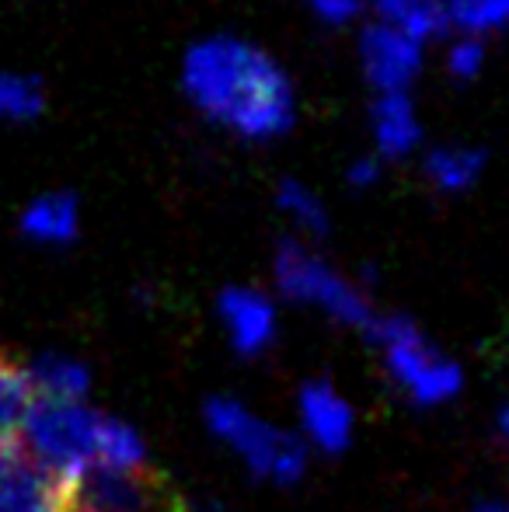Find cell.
Returning <instances> with one entry per match:
<instances>
[{
	"mask_svg": "<svg viewBox=\"0 0 509 512\" xmlns=\"http://www.w3.org/2000/svg\"><path fill=\"white\" fill-rule=\"evenodd\" d=\"M374 18L377 25L405 35L415 46L440 39L450 28L443 0H374Z\"/></svg>",
	"mask_w": 509,
	"mask_h": 512,
	"instance_id": "obj_12",
	"label": "cell"
},
{
	"mask_svg": "<svg viewBox=\"0 0 509 512\" xmlns=\"http://www.w3.org/2000/svg\"><path fill=\"white\" fill-rule=\"evenodd\" d=\"M276 283L286 297L300 300V304L325 310V314H332L335 321L349 324V328L374 331L377 314L370 310L367 297L342 272H335L325 258L307 251L304 244L286 241L276 251Z\"/></svg>",
	"mask_w": 509,
	"mask_h": 512,
	"instance_id": "obj_5",
	"label": "cell"
},
{
	"mask_svg": "<svg viewBox=\"0 0 509 512\" xmlns=\"http://www.w3.org/2000/svg\"><path fill=\"white\" fill-rule=\"evenodd\" d=\"M25 373L32 380V391L46 401H81L88 391V370L67 356H42Z\"/></svg>",
	"mask_w": 509,
	"mask_h": 512,
	"instance_id": "obj_14",
	"label": "cell"
},
{
	"mask_svg": "<svg viewBox=\"0 0 509 512\" xmlns=\"http://www.w3.org/2000/svg\"><path fill=\"white\" fill-rule=\"evenodd\" d=\"M217 310L241 356H258L276 338V307L269 304L265 293L248 290V286H231L220 293Z\"/></svg>",
	"mask_w": 509,
	"mask_h": 512,
	"instance_id": "obj_9",
	"label": "cell"
},
{
	"mask_svg": "<svg viewBox=\"0 0 509 512\" xmlns=\"http://www.w3.org/2000/svg\"><path fill=\"white\" fill-rule=\"evenodd\" d=\"M70 512H178L171 492H164L161 478L150 471H102L91 467L70 488Z\"/></svg>",
	"mask_w": 509,
	"mask_h": 512,
	"instance_id": "obj_6",
	"label": "cell"
},
{
	"mask_svg": "<svg viewBox=\"0 0 509 512\" xmlns=\"http://www.w3.org/2000/svg\"><path fill=\"white\" fill-rule=\"evenodd\" d=\"M485 154L475 147H440L426 157V175L440 192H464L478 182Z\"/></svg>",
	"mask_w": 509,
	"mask_h": 512,
	"instance_id": "obj_15",
	"label": "cell"
},
{
	"mask_svg": "<svg viewBox=\"0 0 509 512\" xmlns=\"http://www.w3.org/2000/svg\"><path fill=\"white\" fill-rule=\"evenodd\" d=\"M482 63H485V46H482V39H475V35H464V39H457L454 46L447 49V70L457 77V81L478 77Z\"/></svg>",
	"mask_w": 509,
	"mask_h": 512,
	"instance_id": "obj_21",
	"label": "cell"
},
{
	"mask_svg": "<svg viewBox=\"0 0 509 512\" xmlns=\"http://www.w3.org/2000/svg\"><path fill=\"white\" fill-rule=\"evenodd\" d=\"M276 203L293 223H297L300 230H307V234H314V237L328 234V213H325V206H321V199L314 196L307 185L283 182V185H279Z\"/></svg>",
	"mask_w": 509,
	"mask_h": 512,
	"instance_id": "obj_20",
	"label": "cell"
},
{
	"mask_svg": "<svg viewBox=\"0 0 509 512\" xmlns=\"http://www.w3.org/2000/svg\"><path fill=\"white\" fill-rule=\"evenodd\" d=\"M95 467H102V471H119V474L147 471V450H143V439L136 436L129 425L116 422V418H102Z\"/></svg>",
	"mask_w": 509,
	"mask_h": 512,
	"instance_id": "obj_17",
	"label": "cell"
},
{
	"mask_svg": "<svg viewBox=\"0 0 509 512\" xmlns=\"http://www.w3.org/2000/svg\"><path fill=\"white\" fill-rule=\"evenodd\" d=\"M499 429H503V436L509 439V408L503 411V418H499Z\"/></svg>",
	"mask_w": 509,
	"mask_h": 512,
	"instance_id": "obj_24",
	"label": "cell"
},
{
	"mask_svg": "<svg viewBox=\"0 0 509 512\" xmlns=\"http://www.w3.org/2000/svg\"><path fill=\"white\" fill-rule=\"evenodd\" d=\"M374 335L384 349L387 370L398 387L419 405H440L461 391V366L436 352L422 331L405 317H377Z\"/></svg>",
	"mask_w": 509,
	"mask_h": 512,
	"instance_id": "obj_4",
	"label": "cell"
},
{
	"mask_svg": "<svg viewBox=\"0 0 509 512\" xmlns=\"http://www.w3.org/2000/svg\"><path fill=\"white\" fill-rule=\"evenodd\" d=\"M377 178H381V164H377L374 157L356 161L353 168H349V185H356V189H370V185H377Z\"/></svg>",
	"mask_w": 509,
	"mask_h": 512,
	"instance_id": "obj_23",
	"label": "cell"
},
{
	"mask_svg": "<svg viewBox=\"0 0 509 512\" xmlns=\"http://www.w3.org/2000/svg\"><path fill=\"white\" fill-rule=\"evenodd\" d=\"M42 105H46V95H42V84L35 77L0 70V119H35L42 112Z\"/></svg>",
	"mask_w": 509,
	"mask_h": 512,
	"instance_id": "obj_19",
	"label": "cell"
},
{
	"mask_svg": "<svg viewBox=\"0 0 509 512\" xmlns=\"http://www.w3.org/2000/svg\"><path fill=\"white\" fill-rule=\"evenodd\" d=\"M447 21L464 35H482L492 28L509 25V0H443Z\"/></svg>",
	"mask_w": 509,
	"mask_h": 512,
	"instance_id": "obj_18",
	"label": "cell"
},
{
	"mask_svg": "<svg viewBox=\"0 0 509 512\" xmlns=\"http://www.w3.org/2000/svg\"><path fill=\"white\" fill-rule=\"evenodd\" d=\"M81 216H77V199L67 192H49L21 213V234L39 244H67L77 237Z\"/></svg>",
	"mask_w": 509,
	"mask_h": 512,
	"instance_id": "obj_13",
	"label": "cell"
},
{
	"mask_svg": "<svg viewBox=\"0 0 509 512\" xmlns=\"http://www.w3.org/2000/svg\"><path fill=\"white\" fill-rule=\"evenodd\" d=\"M360 63L377 95H405L422 70V46L374 21L360 32Z\"/></svg>",
	"mask_w": 509,
	"mask_h": 512,
	"instance_id": "obj_7",
	"label": "cell"
},
{
	"mask_svg": "<svg viewBox=\"0 0 509 512\" xmlns=\"http://www.w3.org/2000/svg\"><path fill=\"white\" fill-rule=\"evenodd\" d=\"M307 7H311L325 25H349L353 18H360L363 0H307Z\"/></svg>",
	"mask_w": 509,
	"mask_h": 512,
	"instance_id": "obj_22",
	"label": "cell"
},
{
	"mask_svg": "<svg viewBox=\"0 0 509 512\" xmlns=\"http://www.w3.org/2000/svg\"><path fill=\"white\" fill-rule=\"evenodd\" d=\"M182 88L206 119L245 140L283 136L297 119L286 70L255 42L234 35H213L185 53Z\"/></svg>",
	"mask_w": 509,
	"mask_h": 512,
	"instance_id": "obj_1",
	"label": "cell"
},
{
	"mask_svg": "<svg viewBox=\"0 0 509 512\" xmlns=\"http://www.w3.org/2000/svg\"><path fill=\"white\" fill-rule=\"evenodd\" d=\"M32 401H35V391H32V380H28L25 366L0 356V443H14V436L21 432V422H25Z\"/></svg>",
	"mask_w": 509,
	"mask_h": 512,
	"instance_id": "obj_16",
	"label": "cell"
},
{
	"mask_svg": "<svg viewBox=\"0 0 509 512\" xmlns=\"http://www.w3.org/2000/svg\"><path fill=\"white\" fill-rule=\"evenodd\" d=\"M300 418H304V432L311 436V443L328 453L342 450L353 436V411L325 380H314L300 391Z\"/></svg>",
	"mask_w": 509,
	"mask_h": 512,
	"instance_id": "obj_10",
	"label": "cell"
},
{
	"mask_svg": "<svg viewBox=\"0 0 509 512\" xmlns=\"http://www.w3.org/2000/svg\"><path fill=\"white\" fill-rule=\"evenodd\" d=\"M370 129H374V143L384 157H405L419 147V115L408 95H377L370 108Z\"/></svg>",
	"mask_w": 509,
	"mask_h": 512,
	"instance_id": "obj_11",
	"label": "cell"
},
{
	"mask_svg": "<svg viewBox=\"0 0 509 512\" xmlns=\"http://www.w3.org/2000/svg\"><path fill=\"white\" fill-rule=\"evenodd\" d=\"M206 425L224 446H231L248 471L258 478L290 485L304 474L307 464V446L293 432H283L276 425L262 422L255 411H248L241 401L231 398H213L206 401Z\"/></svg>",
	"mask_w": 509,
	"mask_h": 512,
	"instance_id": "obj_3",
	"label": "cell"
},
{
	"mask_svg": "<svg viewBox=\"0 0 509 512\" xmlns=\"http://www.w3.org/2000/svg\"><path fill=\"white\" fill-rule=\"evenodd\" d=\"M0 512H70L67 492L18 443H0Z\"/></svg>",
	"mask_w": 509,
	"mask_h": 512,
	"instance_id": "obj_8",
	"label": "cell"
},
{
	"mask_svg": "<svg viewBox=\"0 0 509 512\" xmlns=\"http://www.w3.org/2000/svg\"><path fill=\"white\" fill-rule=\"evenodd\" d=\"M102 415L81 401H32L21 422V450L49 481L70 495V488L95 467Z\"/></svg>",
	"mask_w": 509,
	"mask_h": 512,
	"instance_id": "obj_2",
	"label": "cell"
}]
</instances>
